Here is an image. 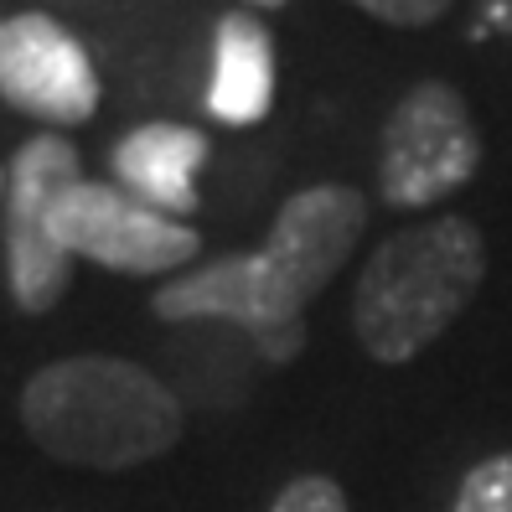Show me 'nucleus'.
<instances>
[{
	"label": "nucleus",
	"instance_id": "obj_15",
	"mask_svg": "<svg viewBox=\"0 0 512 512\" xmlns=\"http://www.w3.org/2000/svg\"><path fill=\"white\" fill-rule=\"evenodd\" d=\"M249 6H264V11H275V6H290V0H249Z\"/></svg>",
	"mask_w": 512,
	"mask_h": 512
},
{
	"label": "nucleus",
	"instance_id": "obj_6",
	"mask_svg": "<svg viewBox=\"0 0 512 512\" xmlns=\"http://www.w3.org/2000/svg\"><path fill=\"white\" fill-rule=\"evenodd\" d=\"M52 233L73 259L114 269V275H171L192 264V254H202L197 228L135 202L125 187L83 182V176L57 197Z\"/></svg>",
	"mask_w": 512,
	"mask_h": 512
},
{
	"label": "nucleus",
	"instance_id": "obj_4",
	"mask_svg": "<svg viewBox=\"0 0 512 512\" xmlns=\"http://www.w3.org/2000/svg\"><path fill=\"white\" fill-rule=\"evenodd\" d=\"M83 176L68 135H32L6 166V285L21 316H47L73 285V254L52 233V207Z\"/></svg>",
	"mask_w": 512,
	"mask_h": 512
},
{
	"label": "nucleus",
	"instance_id": "obj_12",
	"mask_svg": "<svg viewBox=\"0 0 512 512\" xmlns=\"http://www.w3.org/2000/svg\"><path fill=\"white\" fill-rule=\"evenodd\" d=\"M269 512H352V507H347V492L337 487V481L311 471V476L285 481V487L275 492V502H269Z\"/></svg>",
	"mask_w": 512,
	"mask_h": 512
},
{
	"label": "nucleus",
	"instance_id": "obj_13",
	"mask_svg": "<svg viewBox=\"0 0 512 512\" xmlns=\"http://www.w3.org/2000/svg\"><path fill=\"white\" fill-rule=\"evenodd\" d=\"M347 6L368 11V16H378L388 26H435L456 0H347Z\"/></svg>",
	"mask_w": 512,
	"mask_h": 512
},
{
	"label": "nucleus",
	"instance_id": "obj_5",
	"mask_svg": "<svg viewBox=\"0 0 512 512\" xmlns=\"http://www.w3.org/2000/svg\"><path fill=\"white\" fill-rule=\"evenodd\" d=\"M363 233H368V197L342 182H321L285 197L264 244L249 259L264 295L285 316L306 321V306L337 280V269L347 264Z\"/></svg>",
	"mask_w": 512,
	"mask_h": 512
},
{
	"label": "nucleus",
	"instance_id": "obj_7",
	"mask_svg": "<svg viewBox=\"0 0 512 512\" xmlns=\"http://www.w3.org/2000/svg\"><path fill=\"white\" fill-rule=\"evenodd\" d=\"M0 99L42 125H88L99 109V68L88 47L47 11L0 21Z\"/></svg>",
	"mask_w": 512,
	"mask_h": 512
},
{
	"label": "nucleus",
	"instance_id": "obj_1",
	"mask_svg": "<svg viewBox=\"0 0 512 512\" xmlns=\"http://www.w3.org/2000/svg\"><path fill=\"white\" fill-rule=\"evenodd\" d=\"M182 399L130 357L83 352L37 368L21 388V430L47 461L130 471L182 440Z\"/></svg>",
	"mask_w": 512,
	"mask_h": 512
},
{
	"label": "nucleus",
	"instance_id": "obj_10",
	"mask_svg": "<svg viewBox=\"0 0 512 512\" xmlns=\"http://www.w3.org/2000/svg\"><path fill=\"white\" fill-rule=\"evenodd\" d=\"M275 104V32L254 11H228L213 32L207 114L223 125H259Z\"/></svg>",
	"mask_w": 512,
	"mask_h": 512
},
{
	"label": "nucleus",
	"instance_id": "obj_8",
	"mask_svg": "<svg viewBox=\"0 0 512 512\" xmlns=\"http://www.w3.org/2000/svg\"><path fill=\"white\" fill-rule=\"evenodd\" d=\"M150 311L161 321H207V316L238 321L259 342V352L269 363H290V357H300V347H306V321L285 316L275 300L264 295L249 254H223L213 264L166 280L150 295Z\"/></svg>",
	"mask_w": 512,
	"mask_h": 512
},
{
	"label": "nucleus",
	"instance_id": "obj_3",
	"mask_svg": "<svg viewBox=\"0 0 512 512\" xmlns=\"http://www.w3.org/2000/svg\"><path fill=\"white\" fill-rule=\"evenodd\" d=\"M481 166V130L461 88L445 78H419L409 94L388 109L378 140V197L399 213L456 197Z\"/></svg>",
	"mask_w": 512,
	"mask_h": 512
},
{
	"label": "nucleus",
	"instance_id": "obj_2",
	"mask_svg": "<svg viewBox=\"0 0 512 512\" xmlns=\"http://www.w3.org/2000/svg\"><path fill=\"white\" fill-rule=\"evenodd\" d=\"M487 275V238L461 213L388 233L352 290V331L373 363H409L461 321Z\"/></svg>",
	"mask_w": 512,
	"mask_h": 512
},
{
	"label": "nucleus",
	"instance_id": "obj_9",
	"mask_svg": "<svg viewBox=\"0 0 512 512\" xmlns=\"http://www.w3.org/2000/svg\"><path fill=\"white\" fill-rule=\"evenodd\" d=\"M202 161H207V135L192 130V125H166V119H150V125L130 130L109 150V166L119 176V187L135 202L166 213V218L197 213Z\"/></svg>",
	"mask_w": 512,
	"mask_h": 512
},
{
	"label": "nucleus",
	"instance_id": "obj_14",
	"mask_svg": "<svg viewBox=\"0 0 512 512\" xmlns=\"http://www.w3.org/2000/svg\"><path fill=\"white\" fill-rule=\"evenodd\" d=\"M476 11H481V26H487V32L512 37V0H476Z\"/></svg>",
	"mask_w": 512,
	"mask_h": 512
},
{
	"label": "nucleus",
	"instance_id": "obj_16",
	"mask_svg": "<svg viewBox=\"0 0 512 512\" xmlns=\"http://www.w3.org/2000/svg\"><path fill=\"white\" fill-rule=\"evenodd\" d=\"M0 197H6V171H0Z\"/></svg>",
	"mask_w": 512,
	"mask_h": 512
},
{
	"label": "nucleus",
	"instance_id": "obj_11",
	"mask_svg": "<svg viewBox=\"0 0 512 512\" xmlns=\"http://www.w3.org/2000/svg\"><path fill=\"white\" fill-rule=\"evenodd\" d=\"M450 512H512V450L481 456L456 487Z\"/></svg>",
	"mask_w": 512,
	"mask_h": 512
}]
</instances>
